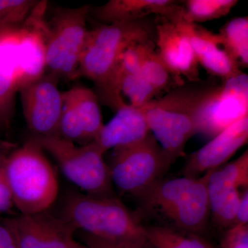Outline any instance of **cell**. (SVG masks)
<instances>
[{
    "label": "cell",
    "mask_w": 248,
    "mask_h": 248,
    "mask_svg": "<svg viewBox=\"0 0 248 248\" xmlns=\"http://www.w3.org/2000/svg\"><path fill=\"white\" fill-rule=\"evenodd\" d=\"M59 80L46 73L21 90L23 115L32 137L58 136L63 108Z\"/></svg>",
    "instance_id": "cell-9"
},
{
    "label": "cell",
    "mask_w": 248,
    "mask_h": 248,
    "mask_svg": "<svg viewBox=\"0 0 248 248\" xmlns=\"http://www.w3.org/2000/svg\"><path fill=\"white\" fill-rule=\"evenodd\" d=\"M38 2L34 0H0V27L22 24Z\"/></svg>",
    "instance_id": "cell-26"
},
{
    "label": "cell",
    "mask_w": 248,
    "mask_h": 248,
    "mask_svg": "<svg viewBox=\"0 0 248 248\" xmlns=\"http://www.w3.org/2000/svg\"><path fill=\"white\" fill-rule=\"evenodd\" d=\"M115 112L95 141L106 153L138 143L151 133L143 108L124 102Z\"/></svg>",
    "instance_id": "cell-17"
},
{
    "label": "cell",
    "mask_w": 248,
    "mask_h": 248,
    "mask_svg": "<svg viewBox=\"0 0 248 248\" xmlns=\"http://www.w3.org/2000/svg\"><path fill=\"white\" fill-rule=\"evenodd\" d=\"M216 86L184 83L143 107L151 133L174 164L198 133L201 111Z\"/></svg>",
    "instance_id": "cell-3"
},
{
    "label": "cell",
    "mask_w": 248,
    "mask_h": 248,
    "mask_svg": "<svg viewBox=\"0 0 248 248\" xmlns=\"http://www.w3.org/2000/svg\"><path fill=\"white\" fill-rule=\"evenodd\" d=\"M45 152L29 138L6 160V177L15 208L20 215L47 211L58 197L56 172Z\"/></svg>",
    "instance_id": "cell-5"
},
{
    "label": "cell",
    "mask_w": 248,
    "mask_h": 248,
    "mask_svg": "<svg viewBox=\"0 0 248 248\" xmlns=\"http://www.w3.org/2000/svg\"><path fill=\"white\" fill-rule=\"evenodd\" d=\"M174 19L188 37L199 65L209 74L226 81L243 73L238 63L223 50L217 33L199 24L184 22L181 17Z\"/></svg>",
    "instance_id": "cell-14"
},
{
    "label": "cell",
    "mask_w": 248,
    "mask_h": 248,
    "mask_svg": "<svg viewBox=\"0 0 248 248\" xmlns=\"http://www.w3.org/2000/svg\"><path fill=\"white\" fill-rule=\"evenodd\" d=\"M221 248H248V224H235L220 240Z\"/></svg>",
    "instance_id": "cell-28"
},
{
    "label": "cell",
    "mask_w": 248,
    "mask_h": 248,
    "mask_svg": "<svg viewBox=\"0 0 248 248\" xmlns=\"http://www.w3.org/2000/svg\"><path fill=\"white\" fill-rule=\"evenodd\" d=\"M248 187V151L237 159L215 169L208 181L210 208Z\"/></svg>",
    "instance_id": "cell-18"
},
{
    "label": "cell",
    "mask_w": 248,
    "mask_h": 248,
    "mask_svg": "<svg viewBox=\"0 0 248 248\" xmlns=\"http://www.w3.org/2000/svg\"><path fill=\"white\" fill-rule=\"evenodd\" d=\"M14 145L0 140V215L9 213L15 208L7 177H6V160Z\"/></svg>",
    "instance_id": "cell-27"
},
{
    "label": "cell",
    "mask_w": 248,
    "mask_h": 248,
    "mask_svg": "<svg viewBox=\"0 0 248 248\" xmlns=\"http://www.w3.org/2000/svg\"><path fill=\"white\" fill-rule=\"evenodd\" d=\"M117 86L122 95L135 107H144L159 94L141 74L117 72Z\"/></svg>",
    "instance_id": "cell-25"
},
{
    "label": "cell",
    "mask_w": 248,
    "mask_h": 248,
    "mask_svg": "<svg viewBox=\"0 0 248 248\" xmlns=\"http://www.w3.org/2000/svg\"><path fill=\"white\" fill-rule=\"evenodd\" d=\"M235 224H248V189L241 192Z\"/></svg>",
    "instance_id": "cell-31"
},
{
    "label": "cell",
    "mask_w": 248,
    "mask_h": 248,
    "mask_svg": "<svg viewBox=\"0 0 248 248\" xmlns=\"http://www.w3.org/2000/svg\"><path fill=\"white\" fill-rule=\"evenodd\" d=\"M248 116V76H239L217 85L200 112L198 133L216 136Z\"/></svg>",
    "instance_id": "cell-10"
},
{
    "label": "cell",
    "mask_w": 248,
    "mask_h": 248,
    "mask_svg": "<svg viewBox=\"0 0 248 248\" xmlns=\"http://www.w3.org/2000/svg\"><path fill=\"white\" fill-rule=\"evenodd\" d=\"M91 6L58 8L47 21L45 61L46 73L58 80L78 79L80 59L89 30Z\"/></svg>",
    "instance_id": "cell-7"
},
{
    "label": "cell",
    "mask_w": 248,
    "mask_h": 248,
    "mask_svg": "<svg viewBox=\"0 0 248 248\" xmlns=\"http://www.w3.org/2000/svg\"><path fill=\"white\" fill-rule=\"evenodd\" d=\"M148 40H151L149 30L141 21L102 24L89 30L78 78L92 81L99 101L115 111L125 102L117 86L121 57L130 46Z\"/></svg>",
    "instance_id": "cell-2"
},
{
    "label": "cell",
    "mask_w": 248,
    "mask_h": 248,
    "mask_svg": "<svg viewBox=\"0 0 248 248\" xmlns=\"http://www.w3.org/2000/svg\"><path fill=\"white\" fill-rule=\"evenodd\" d=\"M141 75L159 93L164 91L168 92L184 84L182 79L170 71L157 50H155L151 40L148 41L145 45Z\"/></svg>",
    "instance_id": "cell-23"
},
{
    "label": "cell",
    "mask_w": 248,
    "mask_h": 248,
    "mask_svg": "<svg viewBox=\"0 0 248 248\" xmlns=\"http://www.w3.org/2000/svg\"><path fill=\"white\" fill-rule=\"evenodd\" d=\"M30 138L53 156L63 175L83 193L115 196L106 153L97 142L78 145L58 136Z\"/></svg>",
    "instance_id": "cell-6"
},
{
    "label": "cell",
    "mask_w": 248,
    "mask_h": 248,
    "mask_svg": "<svg viewBox=\"0 0 248 248\" xmlns=\"http://www.w3.org/2000/svg\"><path fill=\"white\" fill-rule=\"evenodd\" d=\"M182 1L175 0H110L91 9L93 16L102 24L135 22L150 16L168 20L180 17Z\"/></svg>",
    "instance_id": "cell-15"
},
{
    "label": "cell",
    "mask_w": 248,
    "mask_h": 248,
    "mask_svg": "<svg viewBox=\"0 0 248 248\" xmlns=\"http://www.w3.org/2000/svg\"><path fill=\"white\" fill-rule=\"evenodd\" d=\"M195 179L184 176L161 179L138 198L146 209L159 211L166 217Z\"/></svg>",
    "instance_id": "cell-20"
},
{
    "label": "cell",
    "mask_w": 248,
    "mask_h": 248,
    "mask_svg": "<svg viewBox=\"0 0 248 248\" xmlns=\"http://www.w3.org/2000/svg\"><path fill=\"white\" fill-rule=\"evenodd\" d=\"M65 93L76 108L88 141H95L104 125L97 94L81 85H76Z\"/></svg>",
    "instance_id": "cell-19"
},
{
    "label": "cell",
    "mask_w": 248,
    "mask_h": 248,
    "mask_svg": "<svg viewBox=\"0 0 248 248\" xmlns=\"http://www.w3.org/2000/svg\"><path fill=\"white\" fill-rule=\"evenodd\" d=\"M239 3L237 0H187L182 1L181 19L197 24L215 20L231 13Z\"/></svg>",
    "instance_id": "cell-24"
},
{
    "label": "cell",
    "mask_w": 248,
    "mask_h": 248,
    "mask_svg": "<svg viewBox=\"0 0 248 248\" xmlns=\"http://www.w3.org/2000/svg\"><path fill=\"white\" fill-rule=\"evenodd\" d=\"M223 50L240 67L248 66V17L234 18L217 33Z\"/></svg>",
    "instance_id": "cell-21"
},
{
    "label": "cell",
    "mask_w": 248,
    "mask_h": 248,
    "mask_svg": "<svg viewBox=\"0 0 248 248\" xmlns=\"http://www.w3.org/2000/svg\"><path fill=\"white\" fill-rule=\"evenodd\" d=\"M83 239H84L85 246L89 248H139L98 239L85 233L83 234Z\"/></svg>",
    "instance_id": "cell-29"
},
{
    "label": "cell",
    "mask_w": 248,
    "mask_h": 248,
    "mask_svg": "<svg viewBox=\"0 0 248 248\" xmlns=\"http://www.w3.org/2000/svg\"><path fill=\"white\" fill-rule=\"evenodd\" d=\"M158 53L179 79L200 81L199 63L188 37L176 19H164L156 27Z\"/></svg>",
    "instance_id": "cell-13"
},
{
    "label": "cell",
    "mask_w": 248,
    "mask_h": 248,
    "mask_svg": "<svg viewBox=\"0 0 248 248\" xmlns=\"http://www.w3.org/2000/svg\"><path fill=\"white\" fill-rule=\"evenodd\" d=\"M74 248H88L86 246H83V245H81L77 243L76 246H75Z\"/></svg>",
    "instance_id": "cell-32"
},
{
    "label": "cell",
    "mask_w": 248,
    "mask_h": 248,
    "mask_svg": "<svg viewBox=\"0 0 248 248\" xmlns=\"http://www.w3.org/2000/svg\"><path fill=\"white\" fill-rule=\"evenodd\" d=\"M0 248H18L17 242L12 232L0 218Z\"/></svg>",
    "instance_id": "cell-30"
},
{
    "label": "cell",
    "mask_w": 248,
    "mask_h": 248,
    "mask_svg": "<svg viewBox=\"0 0 248 248\" xmlns=\"http://www.w3.org/2000/svg\"><path fill=\"white\" fill-rule=\"evenodd\" d=\"M144 231L148 244L153 248H213L200 235L170 227L144 226Z\"/></svg>",
    "instance_id": "cell-22"
},
{
    "label": "cell",
    "mask_w": 248,
    "mask_h": 248,
    "mask_svg": "<svg viewBox=\"0 0 248 248\" xmlns=\"http://www.w3.org/2000/svg\"><path fill=\"white\" fill-rule=\"evenodd\" d=\"M48 1H39L27 20L0 27V128L8 130L23 88L46 73L45 61Z\"/></svg>",
    "instance_id": "cell-1"
},
{
    "label": "cell",
    "mask_w": 248,
    "mask_h": 248,
    "mask_svg": "<svg viewBox=\"0 0 248 248\" xmlns=\"http://www.w3.org/2000/svg\"><path fill=\"white\" fill-rule=\"evenodd\" d=\"M248 116L231 124L187 158L183 174L197 179L208 171L226 164L240 148L248 143Z\"/></svg>",
    "instance_id": "cell-12"
},
{
    "label": "cell",
    "mask_w": 248,
    "mask_h": 248,
    "mask_svg": "<svg viewBox=\"0 0 248 248\" xmlns=\"http://www.w3.org/2000/svg\"><path fill=\"white\" fill-rule=\"evenodd\" d=\"M172 164L151 133L138 143L113 150L109 168L116 188L122 194L138 197L162 179Z\"/></svg>",
    "instance_id": "cell-8"
},
{
    "label": "cell",
    "mask_w": 248,
    "mask_h": 248,
    "mask_svg": "<svg viewBox=\"0 0 248 248\" xmlns=\"http://www.w3.org/2000/svg\"><path fill=\"white\" fill-rule=\"evenodd\" d=\"M62 217L76 231L98 239L139 248L150 246L144 226L116 196L71 194L67 198Z\"/></svg>",
    "instance_id": "cell-4"
},
{
    "label": "cell",
    "mask_w": 248,
    "mask_h": 248,
    "mask_svg": "<svg viewBox=\"0 0 248 248\" xmlns=\"http://www.w3.org/2000/svg\"><path fill=\"white\" fill-rule=\"evenodd\" d=\"M18 248H74L76 230L62 217L47 211L6 218Z\"/></svg>",
    "instance_id": "cell-11"
},
{
    "label": "cell",
    "mask_w": 248,
    "mask_h": 248,
    "mask_svg": "<svg viewBox=\"0 0 248 248\" xmlns=\"http://www.w3.org/2000/svg\"><path fill=\"white\" fill-rule=\"evenodd\" d=\"M215 170L195 179L168 214L177 229L199 235L206 230L210 217L208 181Z\"/></svg>",
    "instance_id": "cell-16"
}]
</instances>
